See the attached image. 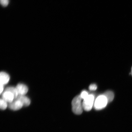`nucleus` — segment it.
I'll use <instances>...</instances> for the list:
<instances>
[{
	"label": "nucleus",
	"instance_id": "9",
	"mask_svg": "<svg viewBox=\"0 0 132 132\" xmlns=\"http://www.w3.org/2000/svg\"><path fill=\"white\" fill-rule=\"evenodd\" d=\"M103 95L106 97L108 103L112 102L114 98V94L111 90L107 91Z\"/></svg>",
	"mask_w": 132,
	"mask_h": 132
},
{
	"label": "nucleus",
	"instance_id": "13",
	"mask_svg": "<svg viewBox=\"0 0 132 132\" xmlns=\"http://www.w3.org/2000/svg\"><path fill=\"white\" fill-rule=\"evenodd\" d=\"M1 4L4 7L7 6L9 3V0H0Z\"/></svg>",
	"mask_w": 132,
	"mask_h": 132
},
{
	"label": "nucleus",
	"instance_id": "10",
	"mask_svg": "<svg viewBox=\"0 0 132 132\" xmlns=\"http://www.w3.org/2000/svg\"><path fill=\"white\" fill-rule=\"evenodd\" d=\"M5 90L9 91L12 93L14 95L15 100L17 98L18 95H19L16 87H15L12 86L8 87L5 89Z\"/></svg>",
	"mask_w": 132,
	"mask_h": 132
},
{
	"label": "nucleus",
	"instance_id": "6",
	"mask_svg": "<svg viewBox=\"0 0 132 132\" xmlns=\"http://www.w3.org/2000/svg\"><path fill=\"white\" fill-rule=\"evenodd\" d=\"M16 88L19 95H25L28 91V88L24 84L20 83L16 86Z\"/></svg>",
	"mask_w": 132,
	"mask_h": 132
},
{
	"label": "nucleus",
	"instance_id": "4",
	"mask_svg": "<svg viewBox=\"0 0 132 132\" xmlns=\"http://www.w3.org/2000/svg\"><path fill=\"white\" fill-rule=\"evenodd\" d=\"M2 98L9 103H12L15 100L14 94L9 91L5 90L2 94Z\"/></svg>",
	"mask_w": 132,
	"mask_h": 132
},
{
	"label": "nucleus",
	"instance_id": "3",
	"mask_svg": "<svg viewBox=\"0 0 132 132\" xmlns=\"http://www.w3.org/2000/svg\"><path fill=\"white\" fill-rule=\"evenodd\" d=\"M94 96L93 95H89L82 102L83 109L87 111H90L94 106Z\"/></svg>",
	"mask_w": 132,
	"mask_h": 132
},
{
	"label": "nucleus",
	"instance_id": "15",
	"mask_svg": "<svg viewBox=\"0 0 132 132\" xmlns=\"http://www.w3.org/2000/svg\"><path fill=\"white\" fill-rule=\"evenodd\" d=\"M1 87V95L4 92L3 91H4V85L1 84V87Z\"/></svg>",
	"mask_w": 132,
	"mask_h": 132
},
{
	"label": "nucleus",
	"instance_id": "2",
	"mask_svg": "<svg viewBox=\"0 0 132 132\" xmlns=\"http://www.w3.org/2000/svg\"><path fill=\"white\" fill-rule=\"evenodd\" d=\"M108 103V100L104 95H100L96 99L94 106L95 110H101L106 106Z\"/></svg>",
	"mask_w": 132,
	"mask_h": 132
},
{
	"label": "nucleus",
	"instance_id": "14",
	"mask_svg": "<svg viewBox=\"0 0 132 132\" xmlns=\"http://www.w3.org/2000/svg\"><path fill=\"white\" fill-rule=\"evenodd\" d=\"M97 86L95 84H92L90 85L89 88L90 90H95L97 89Z\"/></svg>",
	"mask_w": 132,
	"mask_h": 132
},
{
	"label": "nucleus",
	"instance_id": "12",
	"mask_svg": "<svg viewBox=\"0 0 132 132\" xmlns=\"http://www.w3.org/2000/svg\"><path fill=\"white\" fill-rule=\"evenodd\" d=\"M88 95V93L86 91L83 90L81 93L80 96L82 100H82H84L87 98Z\"/></svg>",
	"mask_w": 132,
	"mask_h": 132
},
{
	"label": "nucleus",
	"instance_id": "7",
	"mask_svg": "<svg viewBox=\"0 0 132 132\" xmlns=\"http://www.w3.org/2000/svg\"><path fill=\"white\" fill-rule=\"evenodd\" d=\"M10 80V76L7 73L1 72L0 73V83L1 85H5L9 82Z\"/></svg>",
	"mask_w": 132,
	"mask_h": 132
},
{
	"label": "nucleus",
	"instance_id": "1",
	"mask_svg": "<svg viewBox=\"0 0 132 132\" xmlns=\"http://www.w3.org/2000/svg\"><path fill=\"white\" fill-rule=\"evenodd\" d=\"M82 100L80 95H78L74 97L72 100V111L76 114L80 115L82 113L83 108L81 102Z\"/></svg>",
	"mask_w": 132,
	"mask_h": 132
},
{
	"label": "nucleus",
	"instance_id": "11",
	"mask_svg": "<svg viewBox=\"0 0 132 132\" xmlns=\"http://www.w3.org/2000/svg\"><path fill=\"white\" fill-rule=\"evenodd\" d=\"M8 106L7 102L2 98H1L0 100V108L2 110H6Z\"/></svg>",
	"mask_w": 132,
	"mask_h": 132
},
{
	"label": "nucleus",
	"instance_id": "5",
	"mask_svg": "<svg viewBox=\"0 0 132 132\" xmlns=\"http://www.w3.org/2000/svg\"><path fill=\"white\" fill-rule=\"evenodd\" d=\"M8 106L11 110L16 111L20 109L23 105L20 101L15 99L12 103H9Z\"/></svg>",
	"mask_w": 132,
	"mask_h": 132
},
{
	"label": "nucleus",
	"instance_id": "8",
	"mask_svg": "<svg viewBox=\"0 0 132 132\" xmlns=\"http://www.w3.org/2000/svg\"><path fill=\"white\" fill-rule=\"evenodd\" d=\"M16 99L20 101L23 105V106L27 107L30 105V100L25 95H19Z\"/></svg>",
	"mask_w": 132,
	"mask_h": 132
},
{
	"label": "nucleus",
	"instance_id": "16",
	"mask_svg": "<svg viewBox=\"0 0 132 132\" xmlns=\"http://www.w3.org/2000/svg\"><path fill=\"white\" fill-rule=\"evenodd\" d=\"M131 75H132V68H131Z\"/></svg>",
	"mask_w": 132,
	"mask_h": 132
}]
</instances>
